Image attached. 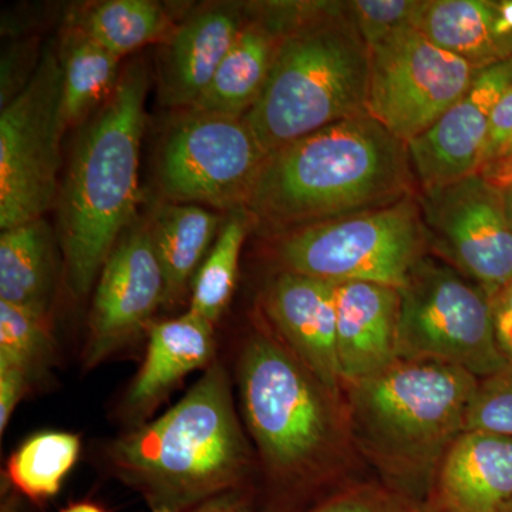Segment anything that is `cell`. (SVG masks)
Here are the masks:
<instances>
[{
    "instance_id": "7",
    "label": "cell",
    "mask_w": 512,
    "mask_h": 512,
    "mask_svg": "<svg viewBox=\"0 0 512 512\" xmlns=\"http://www.w3.org/2000/svg\"><path fill=\"white\" fill-rule=\"evenodd\" d=\"M429 247L419 198L285 232L275 245L282 271L332 282L402 288Z\"/></svg>"
},
{
    "instance_id": "9",
    "label": "cell",
    "mask_w": 512,
    "mask_h": 512,
    "mask_svg": "<svg viewBox=\"0 0 512 512\" xmlns=\"http://www.w3.org/2000/svg\"><path fill=\"white\" fill-rule=\"evenodd\" d=\"M67 124L59 56L47 47L0 114V229L40 220L59 198Z\"/></svg>"
},
{
    "instance_id": "34",
    "label": "cell",
    "mask_w": 512,
    "mask_h": 512,
    "mask_svg": "<svg viewBox=\"0 0 512 512\" xmlns=\"http://www.w3.org/2000/svg\"><path fill=\"white\" fill-rule=\"evenodd\" d=\"M495 335L501 352L512 363V284L491 299Z\"/></svg>"
},
{
    "instance_id": "5",
    "label": "cell",
    "mask_w": 512,
    "mask_h": 512,
    "mask_svg": "<svg viewBox=\"0 0 512 512\" xmlns=\"http://www.w3.org/2000/svg\"><path fill=\"white\" fill-rule=\"evenodd\" d=\"M370 53L346 3L302 2L264 92L244 116L266 154L367 113Z\"/></svg>"
},
{
    "instance_id": "33",
    "label": "cell",
    "mask_w": 512,
    "mask_h": 512,
    "mask_svg": "<svg viewBox=\"0 0 512 512\" xmlns=\"http://www.w3.org/2000/svg\"><path fill=\"white\" fill-rule=\"evenodd\" d=\"M32 384L33 380L25 370L13 366H0V433L3 434L8 429L16 407Z\"/></svg>"
},
{
    "instance_id": "27",
    "label": "cell",
    "mask_w": 512,
    "mask_h": 512,
    "mask_svg": "<svg viewBox=\"0 0 512 512\" xmlns=\"http://www.w3.org/2000/svg\"><path fill=\"white\" fill-rule=\"evenodd\" d=\"M254 225L245 208L229 211L220 234L204 259L191 286L188 312L217 325L237 288L239 258L249 229Z\"/></svg>"
},
{
    "instance_id": "37",
    "label": "cell",
    "mask_w": 512,
    "mask_h": 512,
    "mask_svg": "<svg viewBox=\"0 0 512 512\" xmlns=\"http://www.w3.org/2000/svg\"><path fill=\"white\" fill-rule=\"evenodd\" d=\"M0 512H22L20 510L19 494L10 487L6 481V487L2 488V508Z\"/></svg>"
},
{
    "instance_id": "19",
    "label": "cell",
    "mask_w": 512,
    "mask_h": 512,
    "mask_svg": "<svg viewBox=\"0 0 512 512\" xmlns=\"http://www.w3.org/2000/svg\"><path fill=\"white\" fill-rule=\"evenodd\" d=\"M427 495L431 512H500L512 498V437L461 433L444 454Z\"/></svg>"
},
{
    "instance_id": "20",
    "label": "cell",
    "mask_w": 512,
    "mask_h": 512,
    "mask_svg": "<svg viewBox=\"0 0 512 512\" xmlns=\"http://www.w3.org/2000/svg\"><path fill=\"white\" fill-rule=\"evenodd\" d=\"M336 343L343 389L399 360V289L373 282L336 284Z\"/></svg>"
},
{
    "instance_id": "29",
    "label": "cell",
    "mask_w": 512,
    "mask_h": 512,
    "mask_svg": "<svg viewBox=\"0 0 512 512\" xmlns=\"http://www.w3.org/2000/svg\"><path fill=\"white\" fill-rule=\"evenodd\" d=\"M466 430L512 437V363L478 380L466 416Z\"/></svg>"
},
{
    "instance_id": "25",
    "label": "cell",
    "mask_w": 512,
    "mask_h": 512,
    "mask_svg": "<svg viewBox=\"0 0 512 512\" xmlns=\"http://www.w3.org/2000/svg\"><path fill=\"white\" fill-rule=\"evenodd\" d=\"M63 82V113L67 127L100 109L119 83L120 57L67 26L59 52Z\"/></svg>"
},
{
    "instance_id": "36",
    "label": "cell",
    "mask_w": 512,
    "mask_h": 512,
    "mask_svg": "<svg viewBox=\"0 0 512 512\" xmlns=\"http://www.w3.org/2000/svg\"><path fill=\"white\" fill-rule=\"evenodd\" d=\"M478 174L498 190L510 187L512 185V151L500 160L488 164Z\"/></svg>"
},
{
    "instance_id": "15",
    "label": "cell",
    "mask_w": 512,
    "mask_h": 512,
    "mask_svg": "<svg viewBox=\"0 0 512 512\" xmlns=\"http://www.w3.org/2000/svg\"><path fill=\"white\" fill-rule=\"evenodd\" d=\"M336 284L281 271L264 293V311L276 338L335 394L342 396L336 343Z\"/></svg>"
},
{
    "instance_id": "26",
    "label": "cell",
    "mask_w": 512,
    "mask_h": 512,
    "mask_svg": "<svg viewBox=\"0 0 512 512\" xmlns=\"http://www.w3.org/2000/svg\"><path fill=\"white\" fill-rule=\"evenodd\" d=\"M79 436L46 430L23 441L9 457L6 481L19 495L42 504L62 490L64 478L80 456Z\"/></svg>"
},
{
    "instance_id": "14",
    "label": "cell",
    "mask_w": 512,
    "mask_h": 512,
    "mask_svg": "<svg viewBox=\"0 0 512 512\" xmlns=\"http://www.w3.org/2000/svg\"><path fill=\"white\" fill-rule=\"evenodd\" d=\"M511 86L512 57L480 70L467 92L433 127L407 146L421 191L478 174L491 114Z\"/></svg>"
},
{
    "instance_id": "17",
    "label": "cell",
    "mask_w": 512,
    "mask_h": 512,
    "mask_svg": "<svg viewBox=\"0 0 512 512\" xmlns=\"http://www.w3.org/2000/svg\"><path fill=\"white\" fill-rule=\"evenodd\" d=\"M301 6L302 2L251 3L247 25L208 89L188 111L244 117L264 92L282 37Z\"/></svg>"
},
{
    "instance_id": "24",
    "label": "cell",
    "mask_w": 512,
    "mask_h": 512,
    "mask_svg": "<svg viewBox=\"0 0 512 512\" xmlns=\"http://www.w3.org/2000/svg\"><path fill=\"white\" fill-rule=\"evenodd\" d=\"M69 26L121 59L150 43H164L177 23L153 0H106L74 10Z\"/></svg>"
},
{
    "instance_id": "23",
    "label": "cell",
    "mask_w": 512,
    "mask_h": 512,
    "mask_svg": "<svg viewBox=\"0 0 512 512\" xmlns=\"http://www.w3.org/2000/svg\"><path fill=\"white\" fill-rule=\"evenodd\" d=\"M57 241L45 218L0 232V302L50 313Z\"/></svg>"
},
{
    "instance_id": "35",
    "label": "cell",
    "mask_w": 512,
    "mask_h": 512,
    "mask_svg": "<svg viewBox=\"0 0 512 512\" xmlns=\"http://www.w3.org/2000/svg\"><path fill=\"white\" fill-rule=\"evenodd\" d=\"M190 512H262L256 511L248 503L245 490L231 491L218 495Z\"/></svg>"
},
{
    "instance_id": "40",
    "label": "cell",
    "mask_w": 512,
    "mask_h": 512,
    "mask_svg": "<svg viewBox=\"0 0 512 512\" xmlns=\"http://www.w3.org/2000/svg\"><path fill=\"white\" fill-rule=\"evenodd\" d=\"M500 512H512V498L504 505L503 508H501Z\"/></svg>"
},
{
    "instance_id": "4",
    "label": "cell",
    "mask_w": 512,
    "mask_h": 512,
    "mask_svg": "<svg viewBox=\"0 0 512 512\" xmlns=\"http://www.w3.org/2000/svg\"><path fill=\"white\" fill-rule=\"evenodd\" d=\"M478 377L430 360H397L346 384L349 436L393 488L429 494L444 454L466 431Z\"/></svg>"
},
{
    "instance_id": "30",
    "label": "cell",
    "mask_w": 512,
    "mask_h": 512,
    "mask_svg": "<svg viewBox=\"0 0 512 512\" xmlns=\"http://www.w3.org/2000/svg\"><path fill=\"white\" fill-rule=\"evenodd\" d=\"M416 0H356L346 2L349 19L367 47L403 26H412Z\"/></svg>"
},
{
    "instance_id": "38",
    "label": "cell",
    "mask_w": 512,
    "mask_h": 512,
    "mask_svg": "<svg viewBox=\"0 0 512 512\" xmlns=\"http://www.w3.org/2000/svg\"><path fill=\"white\" fill-rule=\"evenodd\" d=\"M62 512H106V510L100 504L92 503V501H82V503L69 505Z\"/></svg>"
},
{
    "instance_id": "10",
    "label": "cell",
    "mask_w": 512,
    "mask_h": 512,
    "mask_svg": "<svg viewBox=\"0 0 512 512\" xmlns=\"http://www.w3.org/2000/svg\"><path fill=\"white\" fill-rule=\"evenodd\" d=\"M266 157L244 117L187 110L161 143L157 181L175 204L239 210L247 208Z\"/></svg>"
},
{
    "instance_id": "1",
    "label": "cell",
    "mask_w": 512,
    "mask_h": 512,
    "mask_svg": "<svg viewBox=\"0 0 512 512\" xmlns=\"http://www.w3.org/2000/svg\"><path fill=\"white\" fill-rule=\"evenodd\" d=\"M104 461L151 512H190L245 490L254 453L224 363L215 360L163 416L111 440Z\"/></svg>"
},
{
    "instance_id": "3",
    "label": "cell",
    "mask_w": 512,
    "mask_h": 512,
    "mask_svg": "<svg viewBox=\"0 0 512 512\" xmlns=\"http://www.w3.org/2000/svg\"><path fill=\"white\" fill-rule=\"evenodd\" d=\"M147 90L143 64H128L109 100L77 136L57 198L64 281L74 298L93 291L104 262L134 221Z\"/></svg>"
},
{
    "instance_id": "28",
    "label": "cell",
    "mask_w": 512,
    "mask_h": 512,
    "mask_svg": "<svg viewBox=\"0 0 512 512\" xmlns=\"http://www.w3.org/2000/svg\"><path fill=\"white\" fill-rule=\"evenodd\" d=\"M55 350L50 313L0 302V366L19 367L35 382Z\"/></svg>"
},
{
    "instance_id": "32",
    "label": "cell",
    "mask_w": 512,
    "mask_h": 512,
    "mask_svg": "<svg viewBox=\"0 0 512 512\" xmlns=\"http://www.w3.org/2000/svg\"><path fill=\"white\" fill-rule=\"evenodd\" d=\"M512 151V86L498 100L491 114L480 171ZM478 171V173H480Z\"/></svg>"
},
{
    "instance_id": "39",
    "label": "cell",
    "mask_w": 512,
    "mask_h": 512,
    "mask_svg": "<svg viewBox=\"0 0 512 512\" xmlns=\"http://www.w3.org/2000/svg\"><path fill=\"white\" fill-rule=\"evenodd\" d=\"M504 198L505 205H507L508 217H510L511 225H512V185L510 187L505 188Z\"/></svg>"
},
{
    "instance_id": "13",
    "label": "cell",
    "mask_w": 512,
    "mask_h": 512,
    "mask_svg": "<svg viewBox=\"0 0 512 512\" xmlns=\"http://www.w3.org/2000/svg\"><path fill=\"white\" fill-rule=\"evenodd\" d=\"M161 305H165V281L150 222L133 221L94 285L82 352L84 369L103 365L136 342L141 333H148Z\"/></svg>"
},
{
    "instance_id": "16",
    "label": "cell",
    "mask_w": 512,
    "mask_h": 512,
    "mask_svg": "<svg viewBox=\"0 0 512 512\" xmlns=\"http://www.w3.org/2000/svg\"><path fill=\"white\" fill-rule=\"evenodd\" d=\"M249 9L251 3H205L177 23L161 53L164 104L190 109L200 99L247 25Z\"/></svg>"
},
{
    "instance_id": "6",
    "label": "cell",
    "mask_w": 512,
    "mask_h": 512,
    "mask_svg": "<svg viewBox=\"0 0 512 512\" xmlns=\"http://www.w3.org/2000/svg\"><path fill=\"white\" fill-rule=\"evenodd\" d=\"M242 420L266 474L305 491L329 476L348 436L342 396L330 392L272 330H256L239 350Z\"/></svg>"
},
{
    "instance_id": "8",
    "label": "cell",
    "mask_w": 512,
    "mask_h": 512,
    "mask_svg": "<svg viewBox=\"0 0 512 512\" xmlns=\"http://www.w3.org/2000/svg\"><path fill=\"white\" fill-rule=\"evenodd\" d=\"M399 295V360L446 363L478 379L510 363L495 335L490 296L454 266L424 256Z\"/></svg>"
},
{
    "instance_id": "22",
    "label": "cell",
    "mask_w": 512,
    "mask_h": 512,
    "mask_svg": "<svg viewBox=\"0 0 512 512\" xmlns=\"http://www.w3.org/2000/svg\"><path fill=\"white\" fill-rule=\"evenodd\" d=\"M150 228L165 281V305L183 301L222 227L217 212L200 205L168 204L154 210Z\"/></svg>"
},
{
    "instance_id": "12",
    "label": "cell",
    "mask_w": 512,
    "mask_h": 512,
    "mask_svg": "<svg viewBox=\"0 0 512 512\" xmlns=\"http://www.w3.org/2000/svg\"><path fill=\"white\" fill-rule=\"evenodd\" d=\"M427 238L491 299L512 284V225L504 191L480 174L421 191Z\"/></svg>"
},
{
    "instance_id": "21",
    "label": "cell",
    "mask_w": 512,
    "mask_h": 512,
    "mask_svg": "<svg viewBox=\"0 0 512 512\" xmlns=\"http://www.w3.org/2000/svg\"><path fill=\"white\" fill-rule=\"evenodd\" d=\"M412 26L476 72L512 57V23L501 3L424 0L414 12Z\"/></svg>"
},
{
    "instance_id": "31",
    "label": "cell",
    "mask_w": 512,
    "mask_h": 512,
    "mask_svg": "<svg viewBox=\"0 0 512 512\" xmlns=\"http://www.w3.org/2000/svg\"><path fill=\"white\" fill-rule=\"evenodd\" d=\"M312 512H431L424 510L413 497L396 488L363 487L350 488L323 501Z\"/></svg>"
},
{
    "instance_id": "18",
    "label": "cell",
    "mask_w": 512,
    "mask_h": 512,
    "mask_svg": "<svg viewBox=\"0 0 512 512\" xmlns=\"http://www.w3.org/2000/svg\"><path fill=\"white\" fill-rule=\"evenodd\" d=\"M214 330L191 312L154 323L143 365L121 402V419L131 427L146 423L185 377L207 370L217 360Z\"/></svg>"
},
{
    "instance_id": "2",
    "label": "cell",
    "mask_w": 512,
    "mask_h": 512,
    "mask_svg": "<svg viewBox=\"0 0 512 512\" xmlns=\"http://www.w3.org/2000/svg\"><path fill=\"white\" fill-rule=\"evenodd\" d=\"M409 147L369 113L268 154L247 210L278 234L387 207L414 195Z\"/></svg>"
},
{
    "instance_id": "11",
    "label": "cell",
    "mask_w": 512,
    "mask_h": 512,
    "mask_svg": "<svg viewBox=\"0 0 512 512\" xmlns=\"http://www.w3.org/2000/svg\"><path fill=\"white\" fill-rule=\"evenodd\" d=\"M369 53L367 113L407 146L467 92L477 73L413 26L394 30Z\"/></svg>"
}]
</instances>
